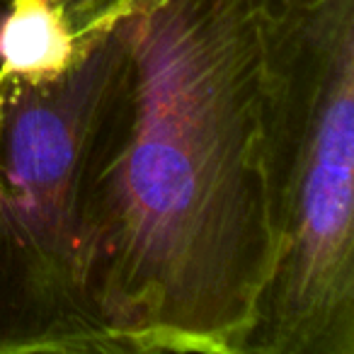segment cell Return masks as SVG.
Returning a JSON list of instances; mask_svg holds the SVG:
<instances>
[{
  "label": "cell",
  "instance_id": "1",
  "mask_svg": "<svg viewBox=\"0 0 354 354\" xmlns=\"http://www.w3.org/2000/svg\"><path fill=\"white\" fill-rule=\"evenodd\" d=\"M272 265L257 0H141L85 189V291L109 352L238 354Z\"/></svg>",
  "mask_w": 354,
  "mask_h": 354
},
{
  "label": "cell",
  "instance_id": "2",
  "mask_svg": "<svg viewBox=\"0 0 354 354\" xmlns=\"http://www.w3.org/2000/svg\"><path fill=\"white\" fill-rule=\"evenodd\" d=\"M274 265L238 354H354V0H257Z\"/></svg>",
  "mask_w": 354,
  "mask_h": 354
},
{
  "label": "cell",
  "instance_id": "3",
  "mask_svg": "<svg viewBox=\"0 0 354 354\" xmlns=\"http://www.w3.org/2000/svg\"><path fill=\"white\" fill-rule=\"evenodd\" d=\"M127 15L41 80L0 75V354L109 352L85 291L93 133Z\"/></svg>",
  "mask_w": 354,
  "mask_h": 354
},
{
  "label": "cell",
  "instance_id": "4",
  "mask_svg": "<svg viewBox=\"0 0 354 354\" xmlns=\"http://www.w3.org/2000/svg\"><path fill=\"white\" fill-rule=\"evenodd\" d=\"M66 20L44 0H10L0 20V75L41 80L66 71L83 51Z\"/></svg>",
  "mask_w": 354,
  "mask_h": 354
},
{
  "label": "cell",
  "instance_id": "5",
  "mask_svg": "<svg viewBox=\"0 0 354 354\" xmlns=\"http://www.w3.org/2000/svg\"><path fill=\"white\" fill-rule=\"evenodd\" d=\"M66 20L75 39H88L136 10L141 0H44Z\"/></svg>",
  "mask_w": 354,
  "mask_h": 354
}]
</instances>
